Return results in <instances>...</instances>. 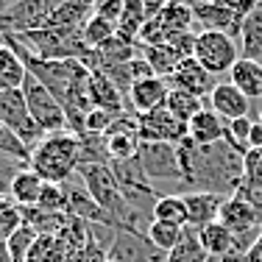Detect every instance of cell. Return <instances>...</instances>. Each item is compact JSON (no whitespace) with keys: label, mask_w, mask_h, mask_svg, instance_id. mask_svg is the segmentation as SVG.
<instances>
[{"label":"cell","mask_w":262,"mask_h":262,"mask_svg":"<svg viewBox=\"0 0 262 262\" xmlns=\"http://www.w3.org/2000/svg\"><path fill=\"white\" fill-rule=\"evenodd\" d=\"M167 95H170V84L165 78H148V81H137L131 86L126 103L131 115H148L154 109H162L167 103Z\"/></svg>","instance_id":"cell-16"},{"label":"cell","mask_w":262,"mask_h":262,"mask_svg":"<svg viewBox=\"0 0 262 262\" xmlns=\"http://www.w3.org/2000/svg\"><path fill=\"white\" fill-rule=\"evenodd\" d=\"M36 234L34 229L28 226V223H23L20 229H17L14 234L6 240V248H9V257H11V262H26L28 259V251H31V246L36 243Z\"/></svg>","instance_id":"cell-36"},{"label":"cell","mask_w":262,"mask_h":262,"mask_svg":"<svg viewBox=\"0 0 262 262\" xmlns=\"http://www.w3.org/2000/svg\"><path fill=\"white\" fill-rule=\"evenodd\" d=\"M61 3L64 0H17L6 14H0V34L26 36L34 31H42Z\"/></svg>","instance_id":"cell-3"},{"label":"cell","mask_w":262,"mask_h":262,"mask_svg":"<svg viewBox=\"0 0 262 262\" xmlns=\"http://www.w3.org/2000/svg\"><path fill=\"white\" fill-rule=\"evenodd\" d=\"M126 115H128V112H126ZM117 117H123V115H115V112H106V109H90L84 128L90 131V134H106V128H109Z\"/></svg>","instance_id":"cell-39"},{"label":"cell","mask_w":262,"mask_h":262,"mask_svg":"<svg viewBox=\"0 0 262 262\" xmlns=\"http://www.w3.org/2000/svg\"><path fill=\"white\" fill-rule=\"evenodd\" d=\"M31 170L42 176L48 184H64L76 176L78 167V137L73 131H56L48 134L39 145L31 151Z\"/></svg>","instance_id":"cell-2"},{"label":"cell","mask_w":262,"mask_h":262,"mask_svg":"<svg viewBox=\"0 0 262 262\" xmlns=\"http://www.w3.org/2000/svg\"><path fill=\"white\" fill-rule=\"evenodd\" d=\"M106 140V151L109 159H134L140 154L142 137H140V126H137V115H123L106 128L103 134Z\"/></svg>","instance_id":"cell-12"},{"label":"cell","mask_w":262,"mask_h":262,"mask_svg":"<svg viewBox=\"0 0 262 262\" xmlns=\"http://www.w3.org/2000/svg\"><path fill=\"white\" fill-rule=\"evenodd\" d=\"M165 106L184 123H190V117H195L201 109H207V106H204V98H195V95L182 92V90H173V86H170V95H167Z\"/></svg>","instance_id":"cell-33"},{"label":"cell","mask_w":262,"mask_h":262,"mask_svg":"<svg viewBox=\"0 0 262 262\" xmlns=\"http://www.w3.org/2000/svg\"><path fill=\"white\" fill-rule=\"evenodd\" d=\"M0 126H6L9 131H14L23 142L34 151L42 140H45V131L39 128V123L31 117L28 103L23 90H6L0 92Z\"/></svg>","instance_id":"cell-4"},{"label":"cell","mask_w":262,"mask_h":262,"mask_svg":"<svg viewBox=\"0 0 262 262\" xmlns=\"http://www.w3.org/2000/svg\"><path fill=\"white\" fill-rule=\"evenodd\" d=\"M23 95H26V103H28V112L39 128L45 134H56V131H67V112L64 106L56 101V95L51 90L39 84L34 76L28 73L26 84H23Z\"/></svg>","instance_id":"cell-7"},{"label":"cell","mask_w":262,"mask_h":262,"mask_svg":"<svg viewBox=\"0 0 262 262\" xmlns=\"http://www.w3.org/2000/svg\"><path fill=\"white\" fill-rule=\"evenodd\" d=\"M237 45H240L243 59L262 61V6H257L248 17H243V28H240Z\"/></svg>","instance_id":"cell-24"},{"label":"cell","mask_w":262,"mask_h":262,"mask_svg":"<svg viewBox=\"0 0 262 262\" xmlns=\"http://www.w3.org/2000/svg\"><path fill=\"white\" fill-rule=\"evenodd\" d=\"M23 226V209L9 195H0V240H9Z\"/></svg>","instance_id":"cell-37"},{"label":"cell","mask_w":262,"mask_h":262,"mask_svg":"<svg viewBox=\"0 0 262 262\" xmlns=\"http://www.w3.org/2000/svg\"><path fill=\"white\" fill-rule=\"evenodd\" d=\"M128 73H131V81H148V78H157V73L151 70V64H148L142 56H134V59L128 61Z\"/></svg>","instance_id":"cell-44"},{"label":"cell","mask_w":262,"mask_h":262,"mask_svg":"<svg viewBox=\"0 0 262 262\" xmlns=\"http://www.w3.org/2000/svg\"><path fill=\"white\" fill-rule=\"evenodd\" d=\"M137 159H140L142 170H145L148 182H151L154 187L170 184V182L184 187L176 145H170V142H142Z\"/></svg>","instance_id":"cell-5"},{"label":"cell","mask_w":262,"mask_h":262,"mask_svg":"<svg viewBox=\"0 0 262 262\" xmlns=\"http://www.w3.org/2000/svg\"><path fill=\"white\" fill-rule=\"evenodd\" d=\"M209 254L204 251L201 240H198V232L195 229L187 226L182 232V240H179V246L173 248L170 254H167L165 262H207Z\"/></svg>","instance_id":"cell-31"},{"label":"cell","mask_w":262,"mask_h":262,"mask_svg":"<svg viewBox=\"0 0 262 262\" xmlns=\"http://www.w3.org/2000/svg\"><path fill=\"white\" fill-rule=\"evenodd\" d=\"M64 192H67V215H73L76 221L86 223V226H109V229H120L109 215L103 212V207L95 198L86 192L84 184H70L64 182Z\"/></svg>","instance_id":"cell-13"},{"label":"cell","mask_w":262,"mask_h":262,"mask_svg":"<svg viewBox=\"0 0 262 262\" xmlns=\"http://www.w3.org/2000/svg\"><path fill=\"white\" fill-rule=\"evenodd\" d=\"M86 95H90L92 109H106V112H115V115H126L128 103L126 95L115 86V81L106 76L103 70L90 73V81H86ZM131 115V112H128Z\"/></svg>","instance_id":"cell-15"},{"label":"cell","mask_w":262,"mask_h":262,"mask_svg":"<svg viewBox=\"0 0 262 262\" xmlns=\"http://www.w3.org/2000/svg\"><path fill=\"white\" fill-rule=\"evenodd\" d=\"M176 151L187 192H217L229 198L237 182L243 179V157L226 142L195 145L187 137L184 142L176 145Z\"/></svg>","instance_id":"cell-1"},{"label":"cell","mask_w":262,"mask_h":262,"mask_svg":"<svg viewBox=\"0 0 262 262\" xmlns=\"http://www.w3.org/2000/svg\"><path fill=\"white\" fill-rule=\"evenodd\" d=\"M123 3H126V0H95V3H92V14L103 17V20H109L117 26V20H120V14H123Z\"/></svg>","instance_id":"cell-42"},{"label":"cell","mask_w":262,"mask_h":262,"mask_svg":"<svg viewBox=\"0 0 262 262\" xmlns=\"http://www.w3.org/2000/svg\"><path fill=\"white\" fill-rule=\"evenodd\" d=\"M226 195H217V192H184V207H187V226L201 232V229L217 223L223 209Z\"/></svg>","instance_id":"cell-14"},{"label":"cell","mask_w":262,"mask_h":262,"mask_svg":"<svg viewBox=\"0 0 262 262\" xmlns=\"http://www.w3.org/2000/svg\"><path fill=\"white\" fill-rule=\"evenodd\" d=\"M192 59L212 76L232 73V67L240 59V45H237V39H232L226 34H195Z\"/></svg>","instance_id":"cell-6"},{"label":"cell","mask_w":262,"mask_h":262,"mask_svg":"<svg viewBox=\"0 0 262 262\" xmlns=\"http://www.w3.org/2000/svg\"><path fill=\"white\" fill-rule=\"evenodd\" d=\"M167 84L173 86V90H182V92H190V95L195 98H209L212 86L217 84L215 76L212 73H207L201 64H198L195 59H184L182 64H179V70L173 73L170 78H167Z\"/></svg>","instance_id":"cell-18"},{"label":"cell","mask_w":262,"mask_h":262,"mask_svg":"<svg viewBox=\"0 0 262 262\" xmlns=\"http://www.w3.org/2000/svg\"><path fill=\"white\" fill-rule=\"evenodd\" d=\"M229 76H232L229 81H232V84L248 98V101H251V98H262V61L243 59V56H240Z\"/></svg>","instance_id":"cell-22"},{"label":"cell","mask_w":262,"mask_h":262,"mask_svg":"<svg viewBox=\"0 0 262 262\" xmlns=\"http://www.w3.org/2000/svg\"><path fill=\"white\" fill-rule=\"evenodd\" d=\"M259 6H262V3H259Z\"/></svg>","instance_id":"cell-54"},{"label":"cell","mask_w":262,"mask_h":262,"mask_svg":"<svg viewBox=\"0 0 262 262\" xmlns=\"http://www.w3.org/2000/svg\"><path fill=\"white\" fill-rule=\"evenodd\" d=\"M187 31H192V9L167 3L154 17H148V23L137 36V45H165L176 34H187Z\"/></svg>","instance_id":"cell-8"},{"label":"cell","mask_w":262,"mask_h":262,"mask_svg":"<svg viewBox=\"0 0 262 262\" xmlns=\"http://www.w3.org/2000/svg\"><path fill=\"white\" fill-rule=\"evenodd\" d=\"M142 48V59L151 64V70L157 73V78H170L173 73L179 70V64L184 61V56L176 51V48L170 45V42H165V45H140Z\"/></svg>","instance_id":"cell-23"},{"label":"cell","mask_w":262,"mask_h":262,"mask_svg":"<svg viewBox=\"0 0 262 262\" xmlns=\"http://www.w3.org/2000/svg\"><path fill=\"white\" fill-rule=\"evenodd\" d=\"M90 14H92L90 6H81L78 0H64V3L53 11V17L48 20L45 28H51V31H81L84 23L90 20Z\"/></svg>","instance_id":"cell-26"},{"label":"cell","mask_w":262,"mask_h":262,"mask_svg":"<svg viewBox=\"0 0 262 262\" xmlns=\"http://www.w3.org/2000/svg\"><path fill=\"white\" fill-rule=\"evenodd\" d=\"M221 262H223V259H221ZM229 262H248V259H246V257H237V259H229Z\"/></svg>","instance_id":"cell-50"},{"label":"cell","mask_w":262,"mask_h":262,"mask_svg":"<svg viewBox=\"0 0 262 262\" xmlns=\"http://www.w3.org/2000/svg\"><path fill=\"white\" fill-rule=\"evenodd\" d=\"M187 137L195 145H217L226 137V120L217 117L212 109H201L195 117H190L187 123Z\"/></svg>","instance_id":"cell-21"},{"label":"cell","mask_w":262,"mask_h":262,"mask_svg":"<svg viewBox=\"0 0 262 262\" xmlns=\"http://www.w3.org/2000/svg\"><path fill=\"white\" fill-rule=\"evenodd\" d=\"M170 3H176V6H187V9H192V6L198 3V0H170Z\"/></svg>","instance_id":"cell-49"},{"label":"cell","mask_w":262,"mask_h":262,"mask_svg":"<svg viewBox=\"0 0 262 262\" xmlns=\"http://www.w3.org/2000/svg\"><path fill=\"white\" fill-rule=\"evenodd\" d=\"M246 259L248 262H262V234L251 243V248L246 251Z\"/></svg>","instance_id":"cell-46"},{"label":"cell","mask_w":262,"mask_h":262,"mask_svg":"<svg viewBox=\"0 0 262 262\" xmlns=\"http://www.w3.org/2000/svg\"><path fill=\"white\" fill-rule=\"evenodd\" d=\"M217 221L234 234V240L240 243L243 251H248L251 243L262 234V212L254 209L251 204L234 198V195H229L226 201H223V209H221V217H217Z\"/></svg>","instance_id":"cell-9"},{"label":"cell","mask_w":262,"mask_h":262,"mask_svg":"<svg viewBox=\"0 0 262 262\" xmlns=\"http://www.w3.org/2000/svg\"><path fill=\"white\" fill-rule=\"evenodd\" d=\"M67 246L59 234H39L31 246L26 262H67Z\"/></svg>","instance_id":"cell-29"},{"label":"cell","mask_w":262,"mask_h":262,"mask_svg":"<svg viewBox=\"0 0 262 262\" xmlns=\"http://www.w3.org/2000/svg\"><path fill=\"white\" fill-rule=\"evenodd\" d=\"M115 34H117L115 23L103 20V17H95V14H90V20H86L84 28H81V36H84L86 48H92V51H95V48H101L103 42H109Z\"/></svg>","instance_id":"cell-34"},{"label":"cell","mask_w":262,"mask_h":262,"mask_svg":"<svg viewBox=\"0 0 262 262\" xmlns=\"http://www.w3.org/2000/svg\"><path fill=\"white\" fill-rule=\"evenodd\" d=\"M154 221L170 223V226L184 229L187 226V207H184V195L170 192V195H159L157 207H154Z\"/></svg>","instance_id":"cell-30"},{"label":"cell","mask_w":262,"mask_h":262,"mask_svg":"<svg viewBox=\"0 0 262 262\" xmlns=\"http://www.w3.org/2000/svg\"><path fill=\"white\" fill-rule=\"evenodd\" d=\"M36 209L42 212H67V192L64 184H48L42 187V195L36 201Z\"/></svg>","instance_id":"cell-38"},{"label":"cell","mask_w":262,"mask_h":262,"mask_svg":"<svg viewBox=\"0 0 262 262\" xmlns=\"http://www.w3.org/2000/svg\"><path fill=\"white\" fill-rule=\"evenodd\" d=\"M0 45H6V36L3 34H0Z\"/></svg>","instance_id":"cell-51"},{"label":"cell","mask_w":262,"mask_h":262,"mask_svg":"<svg viewBox=\"0 0 262 262\" xmlns=\"http://www.w3.org/2000/svg\"><path fill=\"white\" fill-rule=\"evenodd\" d=\"M137 126H140L142 142H170V145H179V142L187 140V123L179 120L167 106L154 109L148 115H137Z\"/></svg>","instance_id":"cell-10"},{"label":"cell","mask_w":262,"mask_h":262,"mask_svg":"<svg viewBox=\"0 0 262 262\" xmlns=\"http://www.w3.org/2000/svg\"><path fill=\"white\" fill-rule=\"evenodd\" d=\"M198 240H201L204 251H207L209 257H215V259L229 262V259H237V257H246V251H243L240 243L234 240V234L229 232L221 221L212 223V226H207V229H201V232H198Z\"/></svg>","instance_id":"cell-19"},{"label":"cell","mask_w":262,"mask_h":262,"mask_svg":"<svg viewBox=\"0 0 262 262\" xmlns=\"http://www.w3.org/2000/svg\"><path fill=\"white\" fill-rule=\"evenodd\" d=\"M0 157H6L9 162H17V165H31V148L14 131L0 126Z\"/></svg>","instance_id":"cell-35"},{"label":"cell","mask_w":262,"mask_h":262,"mask_svg":"<svg viewBox=\"0 0 262 262\" xmlns=\"http://www.w3.org/2000/svg\"><path fill=\"white\" fill-rule=\"evenodd\" d=\"M148 23V9L142 0H126L123 3V14L120 20H117V34L126 36V39L137 42V36H140L142 26Z\"/></svg>","instance_id":"cell-28"},{"label":"cell","mask_w":262,"mask_h":262,"mask_svg":"<svg viewBox=\"0 0 262 262\" xmlns=\"http://www.w3.org/2000/svg\"><path fill=\"white\" fill-rule=\"evenodd\" d=\"M192 26H195V34H226L232 39H240L243 17L232 14L212 0H198L192 6Z\"/></svg>","instance_id":"cell-11"},{"label":"cell","mask_w":262,"mask_h":262,"mask_svg":"<svg viewBox=\"0 0 262 262\" xmlns=\"http://www.w3.org/2000/svg\"><path fill=\"white\" fill-rule=\"evenodd\" d=\"M243 179L262 184V148H251L243 154Z\"/></svg>","instance_id":"cell-41"},{"label":"cell","mask_w":262,"mask_h":262,"mask_svg":"<svg viewBox=\"0 0 262 262\" xmlns=\"http://www.w3.org/2000/svg\"><path fill=\"white\" fill-rule=\"evenodd\" d=\"M14 3H17V0H0V14H6V11H9Z\"/></svg>","instance_id":"cell-48"},{"label":"cell","mask_w":262,"mask_h":262,"mask_svg":"<svg viewBox=\"0 0 262 262\" xmlns=\"http://www.w3.org/2000/svg\"><path fill=\"white\" fill-rule=\"evenodd\" d=\"M232 195H234V198H240V201H246V204H251L254 209H259V212H262V184L248 182V179H240Z\"/></svg>","instance_id":"cell-40"},{"label":"cell","mask_w":262,"mask_h":262,"mask_svg":"<svg viewBox=\"0 0 262 262\" xmlns=\"http://www.w3.org/2000/svg\"><path fill=\"white\" fill-rule=\"evenodd\" d=\"M259 123H262V115H259Z\"/></svg>","instance_id":"cell-53"},{"label":"cell","mask_w":262,"mask_h":262,"mask_svg":"<svg viewBox=\"0 0 262 262\" xmlns=\"http://www.w3.org/2000/svg\"><path fill=\"white\" fill-rule=\"evenodd\" d=\"M207 262H221V259H215V257H209V259H207Z\"/></svg>","instance_id":"cell-52"},{"label":"cell","mask_w":262,"mask_h":262,"mask_svg":"<svg viewBox=\"0 0 262 262\" xmlns=\"http://www.w3.org/2000/svg\"><path fill=\"white\" fill-rule=\"evenodd\" d=\"M134 45H137V42H131V39H126V36L115 34L109 42H103L101 48H95L98 70H106V67H117V64L131 61V59H134Z\"/></svg>","instance_id":"cell-27"},{"label":"cell","mask_w":262,"mask_h":262,"mask_svg":"<svg viewBox=\"0 0 262 262\" xmlns=\"http://www.w3.org/2000/svg\"><path fill=\"white\" fill-rule=\"evenodd\" d=\"M209 109L226 123L248 117V98L232 84V81H217L209 92Z\"/></svg>","instance_id":"cell-17"},{"label":"cell","mask_w":262,"mask_h":262,"mask_svg":"<svg viewBox=\"0 0 262 262\" xmlns=\"http://www.w3.org/2000/svg\"><path fill=\"white\" fill-rule=\"evenodd\" d=\"M184 229H187V226H184ZM184 229L170 226V223H162V221H151V223L145 226V234H148V240H151L162 254H170L173 248L179 246V240H182V232H184Z\"/></svg>","instance_id":"cell-32"},{"label":"cell","mask_w":262,"mask_h":262,"mask_svg":"<svg viewBox=\"0 0 262 262\" xmlns=\"http://www.w3.org/2000/svg\"><path fill=\"white\" fill-rule=\"evenodd\" d=\"M251 148H262V123L254 120L251 123V134H248V151Z\"/></svg>","instance_id":"cell-45"},{"label":"cell","mask_w":262,"mask_h":262,"mask_svg":"<svg viewBox=\"0 0 262 262\" xmlns=\"http://www.w3.org/2000/svg\"><path fill=\"white\" fill-rule=\"evenodd\" d=\"M212 3L229 9V11H232V14H237V17H248V14H251V11L262 3V0H212Z\"/></svg>","instance_id":"cell-43"},{"label":"cell","mask_w":262,"mask_h":262,"mask_svg":"<svg viewBox=\"0 0 262 262\" xmlns=\"http://www.w3.org/2000/svg\"><path fill=\"white\" fill-rule=\"evenodd\" d=\"M142 3H145V9H148V17H154L159 9H165L170 0H142Z\"/></svg>","instance_id":"cell-47"},{"label":"cell","mask_w":262,"mask_h":262,"mask_svg":"<svg viewBox=\"0 0 262 262\" xmlns=\"http://www.w3.org/2000/svg\"><path fill=\"white\" fill-rule=\"evenodd\" d=\"M26 78H28L26 61L17 56V51L11 45H0V92L23 90Z\"/></svg>","instance_id":"cell-25"},{"label":"cell","mask_w":262,"mask_h":262,"mask_svg":"<svg viewBox=\"0 0 262 262\" xmlns=\"http://www.w3.org/2000/svg\"><path fill=\"white\" fill-rule=\"evenodd\" d=\"M42 187H45L42 176H36L31 167H17L9 179V198L20 209L36 207V201H39V195H42Z\"/></svg>","instance_id":"cell-20"}]
</instances>
